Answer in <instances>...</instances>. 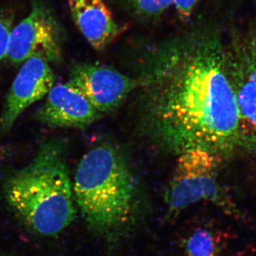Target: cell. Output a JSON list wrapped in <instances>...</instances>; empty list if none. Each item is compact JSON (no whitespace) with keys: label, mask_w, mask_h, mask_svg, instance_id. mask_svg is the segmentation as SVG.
Returning <instances> with one entry per match:
<instances>
[{"label":"cell","mask_w":256,"mask_h":256,"mask_svg":"<svg viewBox=\"0 0 256 256\" xmlns=\"http://www.w3.org/2000/svg\"><path fill=\"white\" fill-rule=\"evenodd\" d=\"M136 80L141 130L161 150L201 149L222 161L239 150L238 106L217 30L196 28L156 47Z\"/></svg>","instance_id":"cell-1"},{"label":"cell","mask_w":256,"mask_h":256,"mask_svg":"<svg viewBox=\"0 0 256 256\" xmlns=\"http://www.w3.org/2000/svg\"><path fill=\"white\" fill-rule=\"evenodd\" d=\"M4 194L15 215L34 233L56 236L65 230L76 210L62 144H42L28 166L6 178Z\"/></svg>","instance_id":"cell-2"},{"label":"cell","mask_w":256,"mask_h":256,"mask_svg":"<svg viewBox=\"0 0 256 256\" xmlns=\"http://www.w3.org/2000/svg\"><path fill=\"white\" fill-rule=\"evenodd\" d=\"M73 191L82 217L94 233L114 238L130 224L136 185L126 159L114 146H96L82 156Z\"/></svg>","instance_id":"cell-3"},{"label":"cell","mask_w":256,"mask_h":256,"mask_svg":"<svg viewBox=\"0 0 256 256\" xmlns=\"http://www.w3.org/2000/svg\"><path fill=\"white\" fill-rule=\"evenodd\" d=\"M222 161L210 152L191 150L178 156L164 200L170 214L178 215L201 201L214 202L234 212L233 205L223 193L218 182Z\"/></svg>","instance_id":"cell-4"},{"label":"cell","mask_w":256,"mask_h":256,"mask_svg":"<svg viewBox=\"0 0 256 256\" xmlns=\"http://www.w3.org/2000/svg\"><path fill=\"white\" fill-rule=\"evenodd\" d=\"M226 46L240 120L239 149L256 153V23L232 32Z\"/></svg>","instance_id":"cell-5"},{"label":"cell","mask_w":256,"mask_h":256,"mask_svg":"<svg viewBox=\"0 0 256 256\" xmlns=\"http://www.w3.org/2000/svg\"><path fill=\"white\" fill-rule=\"evenodd\" d=\"M62 42V30L52 10L42 0H32L31 12L12 30L5 57L15 64L33 56L57 62Z\"/></svg>","instance_id":"cell-6"},{"label":"cell","mask_w":256,"mask_h":256,"mask_svg":"<svg viewBox=\"0 0 256 256\" xmlns=\"http://www.w3.org/2000/svg\"><path fill=\"white\" fill-rule=\"evenodd\" d=\"M68 82L82 92L100 114L119 107L137 86V80L112 67L98 63L74 66Z\"/></svg>","instance_id":"cell-7"},{"label":"cell","mask_w":256,"mask_h":256,"mask_svg":"<svg viewBox=\"0 0 256 256\" xmlns=\"http://www.w3.org/2000/svg\"><path fill=\"white\" fill-rule=\"evenodd\" d=\"M48 63L38 56L25 60L6 98L0 118V131L10 130L24 111L43 98L54 87L55 75Z\"/></svg>","instance_id":"cell-8"},{"label":"cell","mask_w":256,"mask_h":256,"mask_svg":"<svg viewBox=\"0 0 256 256\" xmlns=\"http://www.w3.org/2000/svg\"><path fill=\"white\" fill-rule=\"evenodd\" d=\"M100 116L86 98L68 82L54 86L36 114L37 120L50 127L73 128H86Z\"/></svg>","instance_id":"cell-9"},{"label":"cell","mask_w":256,"mask_h":256,"mask_svg":"<svg viewBox=\"0 0 256 256\" xmlns=\"http://www.w3.org/2000/svg\"><path fill=\"white\" fill-rule=\"evenodd\" d=\"M69 8L74 23L95 50H105L120 34L104 0H70Z\"/></svg>","instance_id":"cell-10"},{"label":"cell","mask_w":256,"mask_h":256,"mask_svg":"<svg viewBox=\"0 0 256 256\" xmlns=\"http://www.w3.org/2000/svg\"><path fill=\"white\" fill-rule=\"evenodd\" d=\"M188 256H217L216 242L210 230L198 228L185 240Z\"/></svg>","instance_id":"cell-11"},{"label":"cell","mask_w":256,"mask_h":256,"mask_svg":"<svg viewBox=\"0 0 256 256\" xmlns=\"http://www.w3.org/2000/svg\"><path fill=\"white\" fill-rule=\"evenodd\" d=\"M124 2L136 14L146 18H158L174 4V0H124Z\"/></svg>","instance_id":"cell-12"},{"label":"cell","mask_w":256,"mask_h":256,"mask_svg":"<svg viewBox=\"0 0 256 256\" xmlns=\"http://www.w3.org/2000/svg\"><path fill=\"white\" fill-rule=\"evenodd\" d=\"M11 13L0 12V62L6 56L13 25Z\"/></svg>","instance_id":"cell-13"},{"label":"cell","mask_w":256,"mask_h":256,"mask_svg":"<svg viewBox=\"0 0 256 256\" xmlns=\"http://www.w3.org/2000/svg\"><path fill=\"white\" fill-rule=\"evenodd\" d=\"M200 0H174L178 18L182 21H188Z\"/></svg>","instance_id":"cell-14"}]
</instances>
